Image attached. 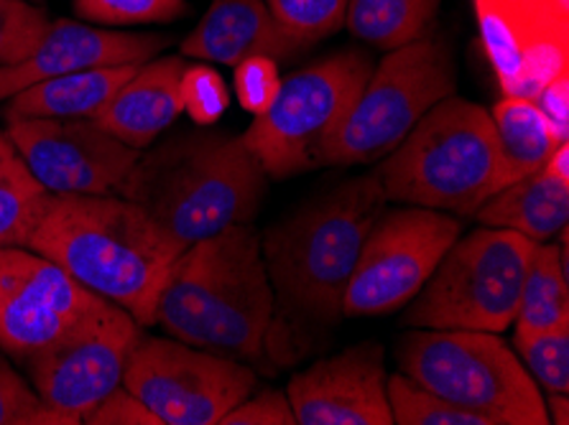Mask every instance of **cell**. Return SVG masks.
<instances>
[{
    "label": "cell",
    "mask_w": 569,
    "mask_h": 425,
    "mask_svg": "<svg viewBox=\"0 0 569 425\" xmlns=\"http://www.w3.org/2000/svg\"><path fill=\"white\" fill-rule=\"evenodd\" d=\"M547 405V415L549 423L557 425H567L569 423V403H567V393H549L545 401Z\"/></svg>",
    "instance_id": "38"
},
{
    "label": "cell",
    "mask_w": 569,
    "mask_h": 425,
    "mask_svg": "<svg viewBox=\"0 0 569 425\" xmlns=\"http://www.w3.org/2000/svg\"><path fill=\"white\" fill-rule=\"evenodd\" d=\"M123 387L161 425H220L256 389V372L240 360L197 350L171 336H141Z\"/></svg>",
    "instance_id": "11"
},
{
    "label": "cell",
    "mask_w": 569,
    "mask_h": 425,
    "mask_svg": "<svg viewBox=\"0 0 569 425\" xmlns=\"http://www.w3.org/2000/svg\"><path fill=\"white\" fill-rule=\"evenodd\" d=\"M266 186L269 176L243 135L189 133L141 153L118 194L141 204L187 250L236 224H251Z\"/></svg>",
    "instance_id": "4"
},
{
    "label": "cell",
    "mask_w": 569,
    "mask_h": 425,
    "mask_svg": "<svg viewBox=\"0 0 569 425\" xmlns=\"http://www.w3.org/2000/svg\"><path fill=\"white\" fill-rule=\"evenodd\" d=\"M533 102L545 112L559 141H569V69H562L557 77H551Z\"/></svg>",
    "instance_id": "36"
},
{
    "label": "cell",
    "mask_w": 569,
    "mask_h": 425,
    "mask_svg": "<svg viewBox=\"0 0 569 425\" xmlns=\"http://www.w3.org/2000/svg\"><path fill=\"white\" fill-rule=\"evenodd\" d=\"M102 298L31 247H0V352L29 360Z\"/></svg>",
    "instance_id": "14"
},
{
    "label": "cell",
    "mask_w": 569,
    "mask_h": 425,
    "mask_svg": "<svg viewBox=\"0 0 569 425\" xmlns=\"http://www.w3.org/2000/svg\"><path fill=\"white\" fill-rule=\"evenodd\" d=\"M455 90V62L445 41L425 37L388 51L325 149L322 166L348 169L383 161Z\"/></svg>",
    "instance_id": "9"
},
{
    "label": "cell",
    "mask_w": 569,
    "mask_h": 425,
    "mask_svg": "<svg viewBox=\"0 0 569 425\" xmlns=\"http://www.w3.org/2000/svg\"><path fill=\"white\" fill-rule=\"evenodd\" d=\"M383 210L381 181L370 173L342 181L266 232L261 253L283 321L312 328L338 324L360 247Z\"/></svg>",
    "instance_id": "3"
},
{
    "label": "cell",
    "mask_w": 569,
    "mask_h": 425,
    "mask_svg": "<svg viewBox=\"0 0 569 425\" xmlns=\"http://www.w3.org/2000/svg\"><path fill=\"white\" fill-rule=\"evenodd\" d=\"M138 69V64H118V67H98L84 69V72L59 74L26 87L8 98L6 120L13 118H98V112L113 100L128 77Z\"/></svg>",
    "instance_id": "21"
},
{
    "label": "cell",
    "mask_w": 569,
    "mask_h": 425,
    "mask_svg": "<svg viewBox=\"0 0 569 425\" xmlns=\"http://www.w3.org/2000/svg\"><path fill=\"white\" fill-rule=\"evenodd\" d=\"M74 11L98 26L169 23L187 13V0H74Z\"/></svg>",
    "instance_id": "30"
},
{
    "label": "cell",
    "mask_w": 569,
    "mask_h": 425,
    "mask_svg": "<svg viewBox=\"0 0 569 425\" xmlns=\"http://www.w3.org/2000/svg\"><path fill=\"white\" fill-rule=\"evenodd\" d=\"M182 100L184 110L202 128L218 123L230 108V92L226 80L212 67L204 64L184 67Z\"/></svg>",
    "instance_id": "32"
},
{
    "label": "cell",
    "mask_w": 569,
    "mask_h": 425,
    "mask_svg": "<svg viewBox=\"0 0 569 425\" xmlns=\"http://www.w3.org/2000/svg\"><path fill=\"white\" fill-rule=\"evenodd\" d=\"M47 29V13L31 0H0V67L29 59Z\"/></svg>",
    "instance_id": "29"
},
{
    "label": "cell",
    "mask_w": 569,
    "mask_h": 425,
    "mask_svg": "<svg viewBox=\"0 0 569 425\" xmlns=\"http://www.w3.org/2000/svg\"><path fill=\"white\" fill-rule=\"evenodd\" d=\"M6 133L49 194H118L141 159L90 118H13Z\"/></svg>",
    "instance_id": "13"
},
{
    "label": "cell",
    "mask_w": 569,
    "mask_h": 425,
    "mask_svg": "<svg viewBox=\"0 0 569 425\" xmlns=\"http://www.w3.org/2000/svg\"><path fill=\"white\" fill-rule=\"evenodd\" d=\"M220 425H297L287 393L263 389L248 395L220 421Z\"/></svg>",
    "instance_id": "34"
},
{
    "label": "cell",
    "mask_w": 569,
    "mask_h": 425,
    "mask_svg": "<svg viewBox=\"0 0 569 425\" xmlns=\"http://www.w3.org/2000/svg\"><path fill=\"white\" fill-rule=\"evenodd\" d=\"M49 196L0 125V247H26Z\"/></svg>",
    "instance_id": "25"
},
{
    "label": "cell",
    "mask_w": 569,
    "mask_h": 425,
    "mask_svg": "<svg viewBox=\"0 0 569 425\" xmlns=\"http://www.w3.org/2000/svg\"><path fill=\"white\" fill-rule=\"evenodd\" d=\"M439 0H348L345 29L370 47L393 51L425 39Z\"/></svg>",
    "instance_id": "24"
},
{
    "label": "cell",
    "mask_w": 569,
    "mask_h": 425,
    "mask_svg": "<svg viewBox=\"0 0 569 425\" xmlns=\"http://www.w3.org/2000/svg\"><path fill=\"white\" fill-rule=\"evenodd\" d=\"M159 33H126L106 26L77 21L49 23L33 54L13 67H0V100L59 74L84 72L98 67L143 64L167 47Z\"/></svg>",
    "instance_id": "17"
},
{
    "label": "cell",
    "mask_w": 569,
    "mask_h": 425,
    "mask_svg": "<svg viewBox=\"0 0 569 425\" xmlns=\"http://www.w3.org/2000/svg\"><path fill=\"white\" fill-rule=\"evenodd\" d=\"M457 216L425 206L383 210L360 247L342 296V316H386L407 306L460 237Z\"/></svg>",
    "instance_id": "10"
},
{
    "label": "cell",
    "mask_w": 569,
    "mask_h": 425,
    "mask_svg": "<svg viewBox=\"0 0 569 425\" xmlns=\"http://www.w3.org/2000/svg\"><path fill=\"white\" fill-rule=\"evenodd\" d=\"M490 118H493L498 143H501L508 184L545 169L549 155L562 143L545 112L529 98H503L490 112Z\"/></svg>",
    "instance_id": "22"
},
{
    "label": "cell",
    "mask_w": 569,
    "mask_h": 425,
    "mask_svg": "<svg viewBox=\"0 0 569 425\" xmlns=\"http://www.w3.org/2000/svg\"><path fill=\"white\" fill-rule=\"evenodd\" d=\"M386 202L472 216L508 186L493 118L476 102L439 100L396 149L378 161Z\"/></svg>",
    "instance_id": "5"
},
{
    "label": "cell",
    "mask_w": 569,
    "mask_h": 425,
    "mask_svg": "<svg viewBox=\"0 0 569 425\" xmlns=\"http://www.w3.org/2000/svg\"><path fill=\"white\" fill-rule=\"evenodd\" d=\"M373 72L366 51L342 49L299 69L276 94L273 105L256 115L243 141L266 176L291 179L322 166V153Z\"/></svg>",
    "instance_id": "8"
},
{
    "label": "cell",
    "mask_w": 569,
    "mask_h": 425,
    "mask_svg": "<svg viewBox=\"0 0 569 425\" xmlns=\"http://www.w3.org/2000/svg\"><path fill=\"white\" fill-rule=\"evenodd\" d=\"M506 98H529L569 69V0H472Z\"/></svg>",
    "instance_id": "15"
},
{
    "label": "cell",
    "mask_w": 569,
    "mask_h": 425,
    "mask_svg": "<svg viewBox=\"0 0 569 425\" xmlns=\"http://www.w3.org/2000/svg\"><path fill=\"white\" fill-rule=\"evenodd\" d=\"M143 326L116 303L102 298L67 334L23 360L33 393L67 425L82 423L94 405L123 385L128 360Z\"/></svg>",
    "instance_id": "12"
},
{
    "label": "cell",
    "mask_w": 569,
    "mask_h": 425,
    "mask_svg": "<svg viewBox=\"0 0 569 425\" xmlns=\"http://www.w3.org/2000/svg\"><path fill=\"white\" fill-rule=\"evenodd\" d=\"M401 375L490 425H549L541 387L493 332L411 328L396 346Z\"/></svg>",
    "instance_id": "6"
},
{
    "label": "cell",
    "mask_w": 569,
    "mask_h": 425,
    "mask_svg": "<svg viewBox=\"0 0 569 425\" xmlns=\"http://www.w3.org/2000/svg\"><path fill=\"white\" fill-rule=\"evenodd\" d=\"M513 346L523 367L541 389H569V321L529 336H513Z\"/></svg>",
    "instance_id": "27"
},
{
    "label": "cell",
    "mask_w": 569,
    "mask_h": 425,
    "mask_svg": "<svg viewBox=\"0 0 569 425\" xmlns=\"http://www.w3.org/2000/svg\"><path fill=\"white\" fill-rule=\"evenodd\" d=\"M236 94L240 108L251 115H263L273 105L276 94L281 90V77L276 59L271 57H246L236 67Z\"/></svg>",
    "instance_id": "33"
},
{
    "label": "cell",
    "mask_w": 569,
    "mask_h": 425,
    "mask_svg": "<svg viewBox=\"0 0 569 425\" xmlns=\"http://www.w3.org/2000/svg\"><path fill=\"white\" fill-rule=\"evenodd\" d=\"M88 425H161L157 415L146 407L131 389L118 385L84 415Z\"/></svg>",
    "instance_id": "35"
},
{
    "label": "cell",
    "mask_w": 569,
    "mask_h": 425,
    "mask_svg": "<svg viewBox=\"0 0 569 425\" xmlns=\"http://www.w3.org/2000/svg\"><path fill=\"white\" fill-rule=\"evenodd\" d=\"M273 289L253 224L194 242L171 263L153 326L222 357L258 362L273 328Z\"/></svg>",
    "instance_id": "2"
},
{
    "label": "cell",
    "mask_w": 569,
    "mask_h": 425,
    "mask_svg": "<svg viewBox=\"0 0 569 425\" xmlns=\"http://www.w3.org/2000/svg\"><path fill=\"white\" fill-rule=\"evenodd\" d=\"M26 247L94 296L153 326L159 293L182 245L120 194H51Z\"/></svg>",
    "instance_id": "1"
},
{
    "label": "cell",
    "mask_w": 569,
    "mask_h": 425,
    "mask_svg": "<svg viewBox=\"0 0 569 425\" xmlns=\"http://www.w3.org/2000/svg\"><path fill=\"white\" fill-rule=\"evenodd\" d=\"M549 176L555 179H562V181H569V141L567 143H559L555 153L549 155V161L545 163V169Z\"/></svg>",
    "instance_id": "37"
},
{
    "label": "cell",
    "mask_w": 569,
    "mask_h": 425,
    "mask_svg": "<svg viewBox=\"0 0 569 425\" xmlns=\"http://www.w3.org/2000/svg\"><path fill=\"white\" fill-rule=\"evenodd\" d=\"M569 321V289L562 253L555 242H539L523 275L513 336H529Z\"/></svg>",
    "instance_id": "23"
},
{
    "label": "cell",
    "mask_w": 569,
    "mask_h": 425,
    "mask_svg": "<svg viewBox=\"0 0 569 425\" xmlns=\"http://www.w3.org/2000/svg\"><path fill=\"white\" fill-rule=\"evenodd\" d=\"M184 67L182 57H161L138 64L113 100L98 112L94 123L136 151L149 149L184 112Z\"/></svg>",
    "instance_id": "18"
},
{
    "label": "cell",
    "mask_w": 569,
    "mask_h": 425,
    "mask_svg": "<svg viewBox=\"0 0 569 425\" xmlns=\"http://www.w3.org/2000/svg\"><path fill=\"white\" fill-rule=\"evenodd\" d=\"M301 49L273 19L266 0H212L202 21L182 41V54L228 67L246 57L287 59Z\"/></svg>",
    "instance_id": "19"
},
{
    "label": "cell",
    "mask_w": 569,
    "mask_h": 425,
    "mask_svg": "<svg viewBox=\"0 0 569 425\" xmlns=\"http://www.w3.org/2000/svg\"><path fill=\"white\" fill-rule=\"evenodd\" d=\"M386 393L393 425H490L480 415L429 393L427 387L417 385L401 372L388 375Z\"/></svg>",
    "instance_id": "26"
},
{
    "label": "cell",
    "mask_w": 569,
    "mask_h": 425,
    "mask_svg": "<svg viewBox=\"0 0 569 425\" xmlns=\"http://www.w3.org/2000/svg\"><path fill=\"white\" fill-rule=\"evenodd\" d=\"M266 6L281 29L307 49L342 29L348 0H266Z\"/></svg>",
    "instance_id": "28"
},
{
    "label": "cell",
    "mask_w": 569,
    "mask_h": 425,
    "mask_svg": "<svg viewBox=\"0 0 569 425\" xmlns=\"http://www.w3.org/2000/svg\"><path fill=\"white\" fill-rule=\"evenodd\" d=\"M472 216L486 227L513 230L533 242H551L567 230L569 181L537 171L486 199Z\"/></svg>",
    "instance_id": "20"
},
{
    "label": "cell",
    "mask_w": 569,
    "mask_h": 425,
    "mask_svg": "<svg viewBox=\"0 0 569 425\" xmlns=\"http://www.w3.org/2000/svg\"><path fill=\"white\" fill-rule=\"evenodd\" d=\"M383 346L363 342L291 377L287 397L297 425H393Z\"/></svg>",
    "instance_id": "16"
},
{
    "label": "cell",
    "mask_w": 569,
    "mask_h": 425,
    "mask_svg": "<svg viewBox=\"0 0 569 425\" xmlns=\"http://www.w3.org/2000/svg\"><path fill=\"white\" fill-rule=\"evenodd\" d=\"M537 245L519 232L486 224L457 237L425 289L407 303L403 326L508 332Z\"/></svg>",
    "instance_id": "7"
},
{
    "label": "cell",
    "mask_w": 569,
    "mask_h": 425,
    "mask_svg": "<svg viewBox=\"0 0 569 425\" xmlns=\"http://www.w3.org/2000/svg\"><path fill=\"white\" fill-rule=\"evenodd\" d=\"M0 425H67L62 415L41 403L33 387L0 357Z\"/></svg>",
    "instance_id": "31"
}]
</instances>
